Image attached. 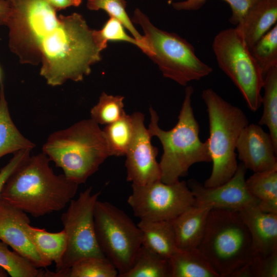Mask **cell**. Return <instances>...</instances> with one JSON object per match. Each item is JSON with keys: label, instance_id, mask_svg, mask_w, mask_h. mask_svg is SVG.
I'll return each mask as SVG.
<instances>
[{"label": "cell", "instance_id": "6da1fadb", "mask_svg": "<svg viewBox=\"0 0 277 277\" xmlns=\"http://www.w3.org/2000/svg\"><path fill=\"white\" fill-rule=\"evenodd\" d=\"M4 25L8 45L22 64H41L40 74L51 86L82 81L101 60L94 30L77 13L57 15L45 0H14Z\"/></svg>", "mask_w": 277, "mask_h": 277}, {"label": "cell", "instance_id": "7a4b0ae2", "mask_svg": "<svg viewBox=\"0 0 277 277\" xmlns=\"http://www.w3.org/2000/svg\"><path fill=\"white\" fill-rule=\"evenodd\" d=\"M43 152L30 156L11 175L0 199L34 217L64 209L75 196L78 185L56 175Z\"/></svg>", "mask_w": 277, "mask_h": 277}, {"label": "cell", "instance_id": "3957f363", "mask_svg": "<svg viewBox=\"0 0 277 277\" xmlns=\"http://www.w3.org/2000/svg\"><path fill=\"white\" fill-rule=\"evenodd\" d=\"M193 91L192 86L186 87L178 121L169 130H164L159 126L157 114L152 107L149 108L150 122L148 129L162 145L163 153L159 165L161 181L165 183L179 181L196 163L211 162L207 141L203 142L199 137L200 125L191 106Z\"/></svg>", "mask_w": 277, "mask_h": 277}, {"label": "cell", "instance_id": "277c9868", "mask_svg": "<svg viewBox=\"0 0 277 277\" xmlns=\"http://www.w3.org/2000/svg\"><path fill=\"white\" fill-rule=\"evenodd\" d=\"M42 150L67 179L78 185L85 183L110 156L103 131L91 118L53 132Z\"/></svg>", "mask_w": 277, "mask_h": 277}, {"label": "cell", "instance_id": "5b68a950", "mask_svg": "<svg viewBox=\"0 0 277 277\" xmlns=\"http://www.w3.org/2000/svg\"><path fill=\"white\" fill-rule=\"evenodd\" d=\"M201 96L207 107L209 135L206 141L212 163L211 173L203 185L213 187L225 183L235 173L239 165L236 143L249 121L241 108L226 101L212 89L203 90Z\"/></svg>", "mask_w": 277, "mask_h": 277}, {"label": "cell", "instance_id": "8992f818", "mask_svg": "<svg viewBox=\"0 0 277 277\" xmlns=\"http://www.w3.org/2000/svg\"><path fill=\"white\" fill-rule=\"evenodd\" d=\"M198 249L220 277H231L252 256L249 231L239 211L212 209Z\"/></svg>", "mask_w": 277, "mask_h": 277}, {"label": "cell", "instance_id": "52a82bcc", "mask_svg": "<svg viewBox=\"0 0 277 277\" xmlns=\"http://www.w3.org/2000/svg\"><path fill=\"white\" fill-rule=\"evenodd\" d=\"M131 21L142 28L147 55L157 65L165 77L185 86L199 81L212 72V67L196 56L193 46L177 34L154 26L148 16L136 8Z\"/></svg>", "mask_w": 277, "mask_h": 277}, {"label": "cell", "instance_id": "ba28073f", "mask_svg": "<svg viewBox=\"0 0 277 277\" xmlns=\"http://www.w3.org/2000/svg\"><path fill=\"white\" fill-rule=\"evenodd\" d=\"M94 224L99 248L119 277L130 268L142 245L141 231L124 211L106 201L96 202Z\"/></svg>", "mask_w": 277, "mask_h": 277}, {"label": "cell", "instance_id": "9c48e42d", "mask_svg": "<svg viewBox=\"0 0 277 277\" xmlns=\"http://www.w3.org/2000/svg\"><path fill=\"white\" fill-rule=\"evenodd\" d=\"M212 49L220 69L240 90L249 109L256 111L262 105L264 76L235 28L219 32Z\"/></svg>", "mask_w": 277, "mask_h": 277}, {"label": "cell", "instance_id": "30bf717a", "mask_svg": "<svg viewBox=\"0 0 277 277\" xmlns=\"http://www.w3.org/2000/svg\"><path fill=\"white\" fill-rule=\"evenodd\" d=\"M90 187L80 192L62 214L66 247L57 271L66 270L83 258L105 257L98 245L94 224L95 205L101 192L93 193Z\"/></svg>", "mask_w": 277, "mask_h": 277}, {"label": "cell", "instance_id": "8fae6325", "mask_svg": "<svg viewBox=\"0 0 277 277\" xmlns=\"http://www.w3.org/2000/svg\"><path fill=\"white\" fill-rule=\"evenodd\" d=\"M131 187L127 203L140 220L171 221L195 205L193 194L184 181L167 184L159 180Z\"/></svg>", "mask_w": 277, "mask_h": 277}, {"label": "cell", "instance_id": "7c38bea8", "mask_svg": "<svg viewBox=\"0 0 277 277\" xmlns=\"http://www.w3.org/2000/svg\"><path fill=\"white\" fill-rule=\"evenodd\" d=\"M131 115L133 134L125 154L127 181L132 185H144L161 180V169L156 161L158 149L151 144L152 136L145 126L144 115L136 112Z\"/></svg>", "mask_w": 277, "mask_h": 277}, {"label": "cell", "instance_id": "4fadbf2b", "mask_svg": "<svg viewBox=\"0 0 277 277\" xmlns=\"http://www.w3.org/2000/svg\"><path fill=\"white\" fill-rule=\"evenodd\" d=\"M246 168L241 163L234 175L225 183L213 187H207L194 179L187 185L195 199V205L207 206L240 211L248 206L259 204L248 191L245 184Z\"/></svg>", "mask_w": 277, "mask_h": 277}, {"label": "cell", "instance_id": "5bb4252c", "mask_svg": "<svg viewBox=\"0 0 277 277\" xmlns=\"http://www.w3.org/2000/svg\"><path fill=\"white\" fill-rule=\"evenodd\" d=\"M238 157L246 169L254 172L277 170V148L269 133L259 124H248L236 145Z\"/></svg>", "mask_w": 277, "mask_h": 277}, {"label": "cell", "instance_id": "9a60e30c", "mask_svg": "<svg viewBox=\"0 0 277 277\" xmlns=\"http://www.w3.org/2000/svg\"><path fill=\"white\" fill-rule=\"evenodd\" d=\"M30 224L27 213L0 199V241L28 259L37 268L48 267L26 231Z\"/></svg>", "mask_w": 277, "mask_h": 277}, {"label": "cell", "instance_id": "2e32d148", "mask_svg": "<svg viewBox=\"0 0 277 277\" xmlns=\"http://www.w3.org/2000/svg\"><path fill=\"white\" fill-rule=\"evenodd\" d=\"M239 212L250 234L253 256L277 252V214L263 211L258 204Z\"/></svg>", "mask_w": 277, "mask_h": 277}, {"label": "cell", "instance_id": "e0dca14e", "mask_svg": "<svg viewBox=\"0 0 277 277\" xmlns=\"http://www.w3.org/2000/svg\"><path fill=\"white\" fill-rule=\"evenodd\" d=\"M277 21V0H259L247 10L235 29L250 50Z\"/></svg>", "mask_w": 277, "mask_h": 277}, {"label": "cell", "instance_id": "ac0fdd59", "mask_svg": "<svg viewBox=\"0 0 277 277\" xmlns=\"http://www.w3.org/2000/svg\"><path fill=\"white\" fill-rule=\"evenodd\" d=\"M211 209L207 206L194 205L170 221L179 249L198 247L203 237Z\"/></svg>", "mask_w": 277, "mask_h": 277}, {"label": "cell", "instance_id": "d6986e66", "mask_svg": "<svg viewBox=\"0 0 277 277\" xmlns=\"http://www.w3.org/2000/svg\"><path fill=\"white\" fill-rule=\"evenodd\" d=\"M142 234V246L164 258H170L179 249L170 221L140 220L137 224Z\"/></svg>", "mask_w": 277, "mask_h": 277}, {"label": "cell", "instance_id": "ffe728a7", "mask_svg": "<svg viewBox=\"0 0 277 277\" xmlns=\"http://www.w3.org/2000/svg\"><path fill=\"white\" fill-rule=\"evenodd\" d=\"M35 145L25 137L14 124L9 110L4 87H0V158L9 153L31 149Z\"/></svg>", "mask_w": 277, "mask_h": 277}, {"label": "cell", "instance_id": "44dd1931", "mask_svg": "<svg viewBox=\"0 0 277 277\" xmlns=\"http://www.w3.org/2000/svg\"><path fill=\"white\" fill-rule=\"evenodd\" d=\"M26 233L33 245L48 266L53 262L56 269L60 266L66 247V236L63 229L57 232H50L45 229L28 224Z\"/></svg>", "mask_w": 277, "mask_h": 277}, {"label": "cell", "instance_id": "7402d4cb", "mask_svg": "<svg viewBox=\"0 0 277 277\" xmlns=\"http://www.w3.org/2000/svg\"><path fill=\"white\" fill-rule=\"evenodd\" d=\"M169 260L171 277H220L197 248L179 249Z\"/></svg>", "mask_w": 277, "mask_h": 277}, {"label": "cell", "instance_id": "603a6c76", "mask_svg": "<svg viewBox=\"0 0 277 277\" xmlns=\"http://www.w3.org/2000/svg\"><path fill=\"white\" fill-rule=\"evenodd\" d=\"M245 184L262 210L277 214V170L254 172L246 179Z\"/></svg>", "mask_w": 277, "mask_h": 277}, {"label": "cell", "instance_id": "cb8c5ba5", "mask_svg": "<svg viewBox=\"0 0 277 277\" xmlns=\"http://www.w3.org/2000/svg\"><path fill=\"white\" fill-rule=\"evenodd\" d=\"M118 274L116 268L106 258L87 257L66 270L45 271L44 277H116Z\"/></svg>", "mask_w": 277, "mask_h": 277}, {"label": "cell", "instance_id": "d4e9b609", "mask_svg": "<svg viewBox=\"0 0 277 277\" xmlns=\"http://www.w3.org/2000/svg\"><path fill=\"white\" fill-rule=\"evenodd\" d=\"M119 277H171L170 260L142 245L130 268Z\"/></svg>", "mask_w": 277, "mask_h": 277}, {"label": "cell", "instance_id": "484cf974", "mask_svg": "<svg viewBox=\"0 0 277 277\" xmlns=\"http://www.w3.org/2000/svg\"><path fill=\"white\" fill-rule=\"evenodd\" d=\"M263 88V111L258 124L268 128L269 133L277 148V67L272 68L267 72Z\"/></svg>", "mask_w": 277, "mask_h": 277}, {"label": "cell", "instance_id": "4316f807", "mask_svg": "<svg viewBox=\"0 0 277 277\" xmlns=\"http://www.w3.org/2000/svg\"><path fill=\"white\" fill-rule=\"evenodd\" d=\"M102 131L110 156L125 155L133 134L131 115L125 113L118 120L106 125Z\"/></svg>", "mask_w": 277, "mask_h": 277}, {"label": "cell", "instance_id": "83f0119b", "mask_svg": "<svg viewBox=\"0 0 277 277\" xmlns=\"http://www.w3.org/2000/svg\"><path fill=\"white\" fill-rule=\"evenodd\" d=\"M0 266L11 277H44L45 271L0 241Z\"/></svg>", "mask_w": 277, "mask_h": 277}, {"label": "cell", "instance_id": "f1b7e54d", "mask_svg": "<svg viewBox=\"0 0 277 277\" xmlns=\"http://www.w3.org/2000/svg\"><path fill=\"white\" fill-rule=\"evenodd\" d=\"M126 4L125 0H88L87 7L90 10H104L110 17L118 20L133 37L144 47V53L147 55L149 50L145 44L143 36L135 28L126 12Z\"/></svg>", "mask_w": 277, "mask_h": 277}, {"label": "cell", "instance_id": "f546056e", "mask_svg": "<svg viewBox=\"0 0 277 277\" xmlns=\"http://www.w3.org/2000/svg\"><path fill=\"white\" fill-rule=\"evenodd\" d=\"M250 51L264 76L270 69L277 67V24L253 46Z\"/></svg>", "mask_w": 277, "mask_h": 277}, {"label": "cell", "instance_id": "4dcf8cb0", "mask_svg": "<svg viewBox=\"0 0 277 277\" xmlns=\"http://www.w3.org/2000/svg\"><path fill=\"white\" fill-rule=\"evenodd\" d=\"M124 99L123 96L108 95L103 92L98 102L90 110L91 118L101 125L115 122L125 113Z\"/></svg>", "mask_w": 277, "mask_h": 277}, {"label": "cell", "instance_id": "1f68e13d", "mask_svg": "<svg viewBox=\"0 0 277 277\" xmlns=\"http://www.w3.org/2000/svg\"><path fill=\"white\" fill-rule=\"evenodd\" d=\"M277 252L264 256H253L236 270L231 277H276Z\"/></svg>", "mask_w": 277, "mask_h": 277}, {"label": "cell", "instance_id": "d6a6232c", "mask_svg": "<svg viewBox=\"0 0 277 277\" xmlns=\"http://www.w3.org/2000/svg\"><path fill=\"white\" fill-rule=\"evenodd\" d=\"M96 42L102 50L106 48L108 41H123L137 46L144 53V47L133 37L129 36L124 26L116 19L110 17L100 30H94Z\"/></svg>", "mask_w": 277, "mask_h": 277}, {"label": "cell", "instance_id": "836d02e7", "mask_svg": "<svg viewBox=\"0 0 277 277\" xmlns=\"http://www.w3.org/2000/svg\"><path fill=\"white\" fill-rule=\"evenodd\" d=\"M207 0H185L172 2V6L177 10H196L205 4ZM230 6L232 15L229 18L231 24L237 25L242 19L249 8L259 0H223Z\"/></svg>", "mask_w": 277, "mask_h": 277}, {"label": "cell", "instance_id": "e575fe53", "mask_svg": "<svg viewBox=\"0 0 277 277\" xmlns=\"http://www.w3.org/2000/svg\"><path fill=\"white\" fill-rule=\"evenodd\" d=\"M31 149H24L14 153L9 162L0 170V197L9 177L30 156Z\"/></svg>", "mask_w": 277, "mask_h": 277}, {"label": "cell", "instance_id": "d590c367", "mask_svg": "<svg viewBox=\"0 0 277 277\" xmlns=\"http://www.w3.org/2000/svg\"><path fill=\"white\" fill-rule=\"evenodd\" d=\"M56 11L70 7H78L83 0H45Z\"/></svg>", "mask_w": 277, "mask_h": 277}, {"label": "cell", "instance_id": "8d00e7d4", "mask_svg": "<svg viewBox=\"0 0 277 277\" xmlns=\"http://www.w3.org/2000/svg\"><path fill=\"white\" fill-rule=\"evenodd\" d=\"M11 10V3L6 0H0V25H4Z\"/></svg>", "mask_w": 277, "mask_h": 277}, {"label": "cell", "instance_id": "74e56055", "mask_svg": "<svg viewBox=\"0 0 277 277\" xmlns=\"http://www.w3.org/2000/svg\"><path fill=\"white\" fill-rule=\"evenodd\" d=\"M8 275L7 271L0 266V277H7Z\"/></svg>", "mask_w": 277, "mask_h": 277}, {"label": "cell", "instance_id": "f35d334b", "mask_svg": "<svg viewBox=\"0 0 277 277\" xmlns=\"http://www.w3.org/2000/svg\"><path fill=\"white\" fill-rule=\"evenodd\" d=\"M6 1H9V2H13L14 0H6Z\"/></svg>", "mask_w": 277, "mask_h": 277}, {"label": "cell", "instance_id": "ab89813d", "mask_svg": "<svg viewBox=\"0 0 277 277\" xmlns=\"http://www.w3.org/2000/svg\"><path fill=\"white\" fill-rule=\"evenodd\" d=\"M0 82H1V71H0Z\"/></svg>", "mask_w": 277, "mask_h": 277}]
</instances>
